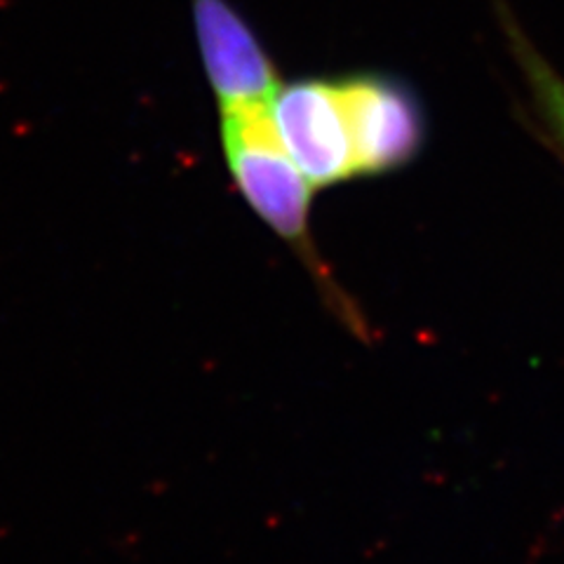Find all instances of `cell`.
<instances>
[{
	"label": "cell",
	"mask_w": 564,
	"mask_h": 564,
	"mask_svg": "<svg viewBox=\"0 0 564 564\" xmlns=\"http://www.w3.org/2000/svg\"><path fill=\"white\" fill-rule=\"evenodd\" d=\"M356 176L410 165L426 141V111L408 80L377 70L337 76Z\"/></svg>",
	"instance_id": "2"
},
{
	"label": "cell",
	"mask_w": 564,
	"mask_h": 564,
	"mask_svg": "<svg viewBox=\"0 0 564 564\" xmlns=\"http://www.w3.org/2000/svg\"><path fill=\"white\" fill-rule=\"evenodd\" d=\"M497 8L510 52H513L522 80L527 83L529 97H532L534 113L543 132L553 141V147L564 155V76L527 39L503 0H497Z\"/></svg>",
	"instance_id": "5"
},
{
	"label": "cell",
	"mask_w": 564,
	"mask_h": 564,
	"mask_svg": "<svg viewBox=\"0 0 564 564\" xmlns=\"http://www.w3.org/2000/svg\"><path fill=\"white\" fill-rule=\"evenodd\" d=\"M191 17L219 109L271 104L280 74L250 22L228 0H191Z\"/></svg>",
	"instance_id": "4"
},
{
	"label": "cell",
	"mask_w": 564,
	"mask_h": 564,
	"mask_svg": "<svg viewBox=\"0 0 564 564\" xmlns=\"http://www.w3.org/2000/svg\"><path fill=\"white\" fill-rule=\"evenodd\" d=\"M271 111L282 147L313 188H327L356 176L337 76L280 83Z\"/></svg>",
	"instance_id": "3"
},
{
	"label": "cell",
	"mask_w": 564,
	"mask_h": 564,
	"mask_svg": "<svg viewBox=\"0 0 564 564\" xmlns=\"http://www.w3.org/2000/svg\"><path fill=\"white\" fill-rule=\"evenodd\" d=\"M219 116L226 163L247 205L280 238L304 240L313 186L282 147L271 104L228 106Z\"/></svg>",
	"instance_id": "1"
}]
</instances>
